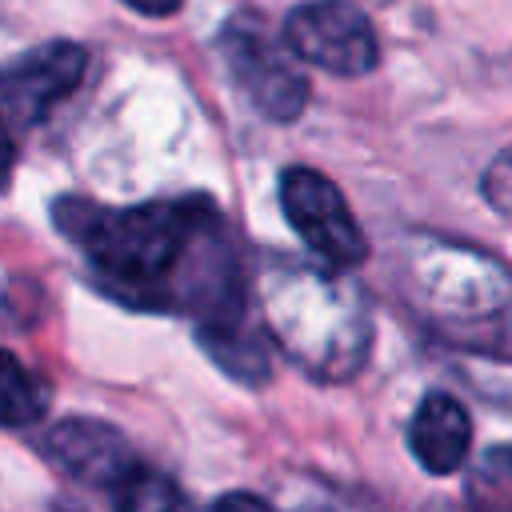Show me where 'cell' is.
<instances>
[{"instance_id": "cell-1", "label": "cell", "mask_w": 512, "mask_h": 512, "mask_svg": "<svg viewBox=\"0 0 512 512\" xmlns=\"http://www.w3.org/2000/svg\"><path fill=\"white\" fill-rule=\"evenodd\" d=\"M52 220L84 252L112 296L188 312L196 320V336L252 324L244 272L212 200L184 196L104 208L64 196L52 204Z\"/></svg>"}, {"instance_id": "cell-2", "label": "cell", "mask_w": 512, "mask_h": 512, "mask_svg": "<svg viewBox=\"0 0 512 512\" xmlns=\"http://www.w3.org/2000/svg\"><path fill=\"white\" fill-rule=\"evenodd\" d=\"M260 324L276 348L312 380H352L372 352V308L364 288L328 264L276 260L256 276Z\"/></svg>"}, {"instance_id": "cell-3", "label": "cell", "mask_w": 512, "mask_h": 512, "mask_svg": "<svg viewBox=\"0 0 512 512\" xmlns=\"http://www.w3.org/2000/svg\"><path fill=\"white\" fill-rule=\"evenodd\" d=\"M404 284L412 304L444 328H480L512 308V268L452 236H408Z\"/></svg>"}, {"instance_id": "cell-4", "label": "cell", "mask_w": 512, "mask_h": 512, "mask_svg": "<svg viewBox=\"0 0 512 512\" xmlns=\"http://www.w3.org/2000/svg\"><path fill=\"white\" fill-rule=\"evenodd\" d=\"M220 56H224V68L236 80L240 96L264 120H276V124L300 120L312 88H308L304 72L296 68V56L284 44V36L276 40L260 16L236 12L220 28Z\"/></svg>"}, {"instance_id": "cell-5", "label": "cell", "mask_w": 512, "mask_h": 512, "mask_svg": "<svg viewBox=\"0 0 512 512\" xmlns=\"http://www.w3.org/2000/svg\"><path fill=\"white\" fill-rule=\"evenodd\" d=\"M280 208L284 220L292 224V232L304 240V248L336 268V272H352L368 260V240L364 228L356 224L344 192L316 168L292 164L280 172Z\"/></svg>"}, {"instance_id": "cell-6", "label": "cell", "mask_w": 512, "mask_h": 512, "mask_svg": "<svg viewBox=\"0 0 512 512\" xmlns=\"http://www.w3.org/2000/svg\"><path fill=\"white\" fill-rule=\"evenodd\" d=\"M284 44L296 60L328 76H368L380 64V40L364 8L352 0H308L284 16Z\"/></svg>"}, {"instance_id": "cell-7", "label": "cell", "mask_w": 512, "mask_h": 512, "mask_svg": "<svg viewBox=\"0 0 512 512\" xmlns=\"http://www.w3.org/2000/svg\"><path fill=\"white\" fill-rule=\"evenodd\" d=\"M88 72V52L72 40H48L8 60L0 76V104L12 132L40 124L60 100H68Z\"/></svg>"}, {"instance_id": "cell-8", "label": "cell", "mask_w": 512, "mask_h": 512, "mask_svg": "<svg viewBox=\"0 0 512 512\" xmlns=\"http://www.w3.org/2000/svg\"><path fill=\"white\" fill-rule=\"evenodd\" d=\"M40 452L68 480H76L84 488H104L112 496L144 468L136 460L132 444L124 440V432H116L112 424L92 420V416H64L52 428H44Z\"/></svg>"}, {"instance_id": "cell-9", "label": "cell", "mask_w": 512, "mask_h": 512, "mask_svg": "<svg viewBox=\"0 0 512 512\" xmlns=\"http://www.w3.org/2000/svg\"><path fill=\"white\" fill-rule=\"evenodd\" d=\"M408 452L432 476L464 468L472 452V416L448 392H428L408 420Z\"/></svg>"}, {"instance_id": "cell-10", "label": "cell", "mask_w": 512, "mask_h": 512, "mask_svg": "<svg viewBox=\"0 0 512 512\" xmlns=\"http://www.w3.org/2000/svg\"><path fill=\"white\" fill-rule=\"evenodd\" d=\"M52 404V384L36 368H24L16 352H4V388H0V420L4 428H28L44 420Z\"/></svg>"}, {"instance_id": "cell-11", "label": "cell", "mask_w": 512, "mask_h": 512, "mask_svg": "<svg viewBox=\"0 0 512 512\" xmlns=\"http://www.w3.org/2000/svg\"><path fill=\"white\" fill-rule=\"evenodd\" d=\"M468 512H512V444H492L464 472Z\"/></svg>"}, {"instance_id": "cell-12", "label": "cell", "mask_w": 512, "mask_h": 512, "mask_svg": "<svg viewBox=\"0 0 512 512\" xmlns=\"http://www.w3.org/2000/svg\"><path fill=\"white\" fill-rule=\"evenodd\" d=\"M116 512H188V504H184V492L176 488V480H168L164 472L140 468L116 492Z\"/></svg>"}, {"instance_id": "cell-13", "label": "cell", "mask_w": 512, "mask_h": 512, "mask_svg": "<svg viewBox=\"0 0 512 512\" xmlns=\"http://www.w3.org/2000/svg\"><path fill=\"white\" fill-rule=\"evenodd\" d=\"M480 192L504 220H512V148L492 156V164L480 176Z\"/></svg>"}, {"instance_id": "cell-14", "label": "cell", "mask_w": 512, "mask_h": 512, "mask_svg": "<svg viewBox=\"0 0 512 512\" xmlns=\"http://www.w3.org/2000/svg\"><path fill=\"white\" fill-rule=\"evenodd\" d=\"M200 512H272V504L252 496V492H224L212 504H204Z\"/></svg>"}, {"instance_id": "cell-15", "label": "cell", "mask_w": 512, "mask_h": 512, "mask_svg": "<svg viewBox=\"0 0 512 512\" xmlns=\"http://www.w3.org/2000/svg\"><path fill=\"white\" fill-rule=\"evenodd\" d=\"M120 4H128L140 16H172V12H180L184 0H120Z\"/></svg>"}, {"instance_id": "cell-16", "label": "cell", "mask_w": 512, "mask_h": 512, "mask_svg": "<svg viewBox=\"0 0 512 512\" xmlns=\"http://www.w3.org/2000/svg\"><path fill=\"white\" fill-rule=\"evenodd\" d=\"M424 512H468V508H456V504H432V508H424Z\"/></svg>"}]
</instances>
